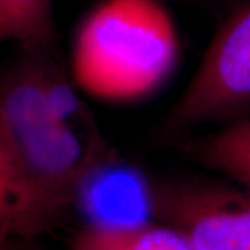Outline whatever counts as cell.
<instances>
[{
	"label": "cell",
	"mask_w": 250,
	"mask_h": 250,
	"mask_svg": "<svg viewBox=\"0 0 250 250\" xmlns=\"http://www.w3.org/2000/svg\"><path fill=\"white\" fill-rule=\"evenodd\" d=\"M250 114V0L215 32L182 95L164 123L178 135L210 123Z\"/></svg>",
	"instance_id": "4"
},
{
	"label": "cell",
	"mask_w": 250,
	"mask_h": 250,
	"mask_svg": "<svg viewBox=\"0 0 250 250\" xmlns=\"http://www.w3.org/2000/svg\"><path fill=\"white\" fill-rule=\"evenodd\" d=\"M28 243L31 242L22 241L17 236H6L0 239V250H28Z\"/></svg>",
	"instance_id": "9"
},
{
	"label": "cell",
	"mask_w": 250,
	"mask_h": 250,
	"mask_svg": "<svg viewBox=\"0 0 250 250\" xmlns=\"http://www.w3.org/2000/svg\"><path fill=\"white\" fill-rule=\"evenodd\" d=\"M178 59V32L159 0H103L74 36L71 75L92 98L135 102L160 89Z\"/></svg>",
	"instance_id": "2"
},
{
	"label": "cell",
	"mask_w": 250,
	"mask_h": 250,
	"mask_svg": "<svg viewBox=\"0 0 250 250\" xmlns=\"http://www.w3.org/2000/svg\"><path fill=\"white\" fill-rule=\"evenodd\" d=\"M68 250H196L187 238L159 221L98 220L83 225Z\"/></svg>",
	"instance_id": "5"
},
{
	"label": "cell",
	"mask_w": 250,
	"mask_h": 250,
	"mask_svg": "<svg viewBox=\"0 0 250 250\" xmlns=\"http://www.w3.org/2000/svg\"><path fill=\"white\" fill-rule=\"evenodd\" d=\"M59 50L53 0H0V45Z\"/></svg>",
	"instance_id": "7"
},
{
	"label": "cell",
	"mask_w": 250,
	"mask_h": 250,
	"mask_svg": "<svg viewBox=\"0 0 250 250\" xmlns=\"http://www.w3.org/2000/svg\"><path fill=\"white\" fill-rule=\"evenodd\" d=\"M0 67V120L13 178V233L32 242L57 227L82 190L116 153L100 131L62 120L47 98V56L59 50L16 46Z\"/></svg>",
	"instance_id": "1"
},
{
	"label": "cell",
	"mask_w": 250,
	"mask_h": 250,
	"mask_svg": "<svg viewBox=\"0 0 250 250\" xmlns=\"http://www.w3.org/2000/svg\"><path fill=\"white\" fill-rule=\"evenodd\" d=\"M179 147L223 178L250 188V114L208 134L188 138Z\"/></svg>",
	"instance_id": "6"
},
{
	"label": "cell",
	"mask_w": 250,
	"mask_h": 250,
	"mask_svg": "<svg viewBox=\"0 0 250 250\" xmlns=\"http://www.w3.org/2000/svg\"><path fill=\"white\" fill-rule=\"evenodd\" d=\"M154 221L182 233L196 250H250V188L221 179L143 181Z\"/></svg>",
	"instance_id": "3"
},
{
	"label": "cell",
	"mask_w": 250,
	"mask_h": 250,
	"mask_svg": "<svg viewBox=\"0 0 250 250\" xmlns=\"http://www.w3.org/2000/svg\"><path fill=\"white\" fill-rule=\"evenodd\" d=\"M13 233V178L11 160L3 124L0 120V239Z\"/></svg>",
	"instance_id": "8"
}]
</instances>
